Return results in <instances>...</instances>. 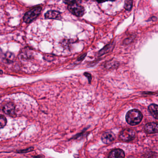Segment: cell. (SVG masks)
<instances>
[{
    "label": "cell",
    "instance_id": "6da1fadb",
    "mask_svg": "<svg viewBox=\"0 0 158 158\" xmlns=\"http://www.w3.org/2000/svg\"><path fill=\"white\" fill-rule=\"evenodd\" d=\"M143 115L140 111L137 109H133L128 111L126 115V120L127 123L130 125L138 124L142 121Z\"/></svg>",
    "mask_w": 158,
    "mask_h": 158
},
{
    "label": "cell",
    "instance_id": "7a4b0ae2",
    "mask_svg": "<svg viewBox=\"0 0 158 158\" xmlns=\"http://www.w3.org/2000/svg\"><path fill=\"white\" fill-rule=\"evenodd\" d=\"M41 11V8L40 7L32 9L25 15L23 17L24 21L27 23H31L40 15Z\"/></svg>",
    "mask_w": 158,
    "mask_h": 158
},
{
    "label": "cell",
    "instance_id": "3957f363",
    "mask_svg": "<svg viewBox=\"0 0 158 158\" xmlns=\"http://www.w3.org/2000/svg\"><path fill=\"white\" fill-rule=\"evenodd\" d=\"M135 138V132L130 128L123 129L120 132L119 138L123 142H129Z\"/></svg>",
    "mask_w": 158,
    "mask_h": 158
},
{
    "label": "cell",
    "instance_id": "277c9868",
    "mask_svg": "<svg viewBox=\"0 0 158 158\" xmlns=\"http://www.w3.org/2000/svg\"><path fill=\"white\" fill-rule=\"evenodd\" d=\"M68 10L73 14L77 17H82L85 13V9L81 5L77 3L70 4Z\"/></svg>",
    "mask_w": 158,
    "mask_h": 158
},
{
    "label": "cell",
    "instance_id": "5b68a950",
    "mask_svg": "<svg viewBox=\"0 0 158 158\" xmlns=\"http://www.w3.org/2000/svg\"><path fill=\"white\" fill-rule=\"evenodd\" d=\"M115 135L111 131L106 132L102 136V140L104 144H109L112 143L115 139Z\"/></svg>",
    "mask_w": 158,
    "mask_h": 158
},
{
    "label": "cell",
    "instance_id": "8992f818",
    "mask_svg": "<svg viewBox=\"0 0 158 158\" xmlns=\"http://www.w3.org/2000/svg\"><path fill=\"white\" fill-rule=\"evenodd\" d=\"M3 111L6 114L10 116H14L15 115V106L11 102L7 103L3 108Z\"/></svg>",
    "mask_w": 158,
    "mask_h": 158
},
{
    "label": "cell",
    "instance_id": "52a82bcc",
    "mask_svg": "<svg viewBox=\"0 0 158 158\" xmlns=\"http://www.w3.org/2000/svg\"><path fill=\"white\" fill-rule=\"evenodd\" d=\"M145 131L148 134H154L158 131V124L155 123H149L145 126Z\"/></svg>",
    "mask_w": 158,
    "mask_h": 158
},
{
    "label": "cell",
    "instance_id": "ba28073f",
    "mask_svg": "<svg viewBox=\"0 0 158 158\" xmlns=\"http://www.w3.org/2000/svg\"><path fill=\"white\" fill-rule=\"evenodd\" d=\"M45 18L47 19L60 20L61 18L60 13L57 11H49L45 15Z\"/></svg>",
    "mask_w": 158,
    "mask_h": 158
},
{
    "label": "cell",
    "instance_id": "9c48e42d",
    "mask_svg": "<svg viewBox=\"0 0 158 158\" xmlns=\"http://www.w3.org/2000/svg\"><path fill=\"white\" fill-rule=\"evenodd\" d=\"M108 157L110 158H124L125 157V153L122 149H115L109 153Z\"/></svg>",
    "mask_w": 158,
    "mask_h": 158
},
{
    "label": "cell",
    "instance_id": "30bf717a",
    "mask_svg": "<svg viewBox=\"0 0 158 158\" xmlns=\"http://www.w3.org/2000/svg\"><path fill=\"white\" fill-rule=\"evenodd\" d=\"M158 105L155 104H152L148 107V110L150 113L155 119H158Z\"/></svg>",
    "mask_w": 158,
    "mask_h": 158
},
{
    "label": "cell",
    "instance_id": "8fae6325",
    "mask_svg": "<svg viewBox=\"0 0 158 158\" xmlns=\"http://www.w3.org/2000/svg\"><path fill=\"white\" fill-rule=\"evenodd\" d=\"M113 43H111V44H109V45H107V46L104 47L99 52V54L100 55H102L105 54V53H108V52H109L112 49L113 47Z\"/></svg>",
    "mask_w": 158,
    "mask_h": 158
},
{
    "label": "cell",
    "instance_id": "7c38bea8",
    "mask_svg": "<svg viewBox=\"0 0 158 158\" xmlns=\"http://www.w3.org/2000/svg\"><path fill=\"white\" fill-rule=\"evenodd\" d=\"M133 6V1L132 0H126L125 2L124 8L126 10L130 11Z\"/></svg>",
    "mask_w": 158,
    "mask_h": 158
},
{
    "label": "cell",
    "instance_id": "4fadbf2b",
    "mask_svg": "<svg viewBox=\"0 0 158 158\" xmlns=\"http://www.w3.org/2000/svg\"><path fill=\"white\" fill-rule=\"evenodd\" d=\"M7 119L5 116L0 114V129L4 127L7 124Z\"/></svg>",
    "mask_w": 158,
    "mask_h": 158
},
{
    "label": "cell",
    "instance_id": "5bb4252c",
    "mask_svg": "<svg viewBox=\"0 0 158 158\" xmlns=\"http://www.w3.org/2000/svg\"><path fill=\"white\" fill-rule=\"evenodd\" d=\"M82 0H63L64 2L66 4H72L74 3H77L79 4V3L81 2Z\"/></svg>",
    "mask_w": 158,
    "mask_h": 158
},
{
    "label": "cell",
    "instance_id": "9a60e30c",
    "mask_svg": "<svg viewBox=\"0 0 158 158\" xmlns=\"http://www.w3.org/2000/svg\"><path fill=\"white\" fill-rule=\"evenodd\" d=\"M134 39H135V37H133V36L130 37L128 38H127L124 41V44H126V45L130 44L131 42H132V41H133Z\"/></svg>",
    "mask_w": 158,
    "mask_h": 158
},
{
    "label": "cell",
    "instance_id": "2e32d148",
    "mask_svg": "<svg viewBox=\"0 0 158 158\" xmlns=\"http://www.w3.org/2000/svg\"><path fill=\"white\" fill-rule=\"evenodd\" d=\"M98 3H102V2H105L108 1H114L115 0H96Z\"/></svg>",
    "mask_w": 158,
    "mask_h": 158
},
{
    "label": "cell",
    "instance_id": "e0dca14e",
    "mask_svg": "<svg viewBox=\"0 0 158 158\" xmlns=\"http://www.w3.org/2000/svg\"><path fill=\"white\" fill-rule=\"evenodd\" d=\"M85 76H86L87 77H88L89 78V81L91 80V75H89V76H88V73H85Z\"/></svg>",
    "mask_w": 158,
    "mask_h": 158
},
{
    "label": "cell",
    "instance_id": "ac0fdd59",
    "mask_svg": "<svg viewBox=\"0 0 158 158\" xmlns=\"http://www.w3.org/2000/svg\"><path fill=\"white\" fill-rule=\"evenodd\" d=\"M2 51L0 49V56H1V54H2Z\"/></svg>",
    "mask_w": 158,
    "mask_h": 158
},
{
    "label": "cell",
    "instance_id": "d6986e66",
    "mask_svg": "<svg viewBox=\"0 0 158 158\" xmlns=\"http://www.w3.org/2000/svg\"><path fill=\"white\" fill-rule=\"evenodd\" d=\"M2 71H1V70H0V74H2Z\"/></svg>",
    "mask_w": 158,
    "mask_h": 158
}]
</instances>
